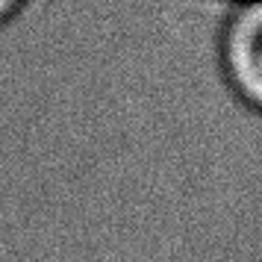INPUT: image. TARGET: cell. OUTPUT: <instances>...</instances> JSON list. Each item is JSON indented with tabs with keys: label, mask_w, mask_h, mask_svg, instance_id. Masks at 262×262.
<instances>
[{
	"label": "cell",
	"mask_w": 262,
	"mask_h": 262,
	"mask_svg": "<svg viewBox=\"0 0 262 262\" xmlns=\"http://www.w3.org/2000/svg\"><path fill=\"white\" fill-rule=\"evenodd\" d=\"M218 74L227 92L262 118V0H236L218 27Z\"/></svg>",
	"instance_id": "1"
},
{
	"label": "cell",
	"mask_w": 262,
	"mask_h": 262,
	"mask_svg": "<svg viewBox=\"0 0 262 262\" xmlns=\"http://www.w3.org/2000/svg\"><path fill=\"white\" fill-rule=\"evenodd\" d=\"M27 6H30V0H0V30L12 24Z\"/></svg>",
	"instance_id": "2"
},
{
	"label": "cell",
	"mask_w": 262,
	"mask_h": 262,
	"mask_svg": "<svg viewBox=\"0 0 262 262\" xmlns=\"http://www.w3.org/2000/svg\"><path fill=\"white\" fill-rule=\"evenodd\" d=\"M221 3H227V6H230V3H236V0H221Z\"/></svg>",
	"instance_id": "3"
}]
</instances>
